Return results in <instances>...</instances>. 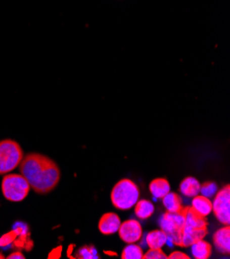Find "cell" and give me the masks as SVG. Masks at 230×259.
Wrapping results in <instances>:
<instances>
[{"label": "cell", "mask_w": 230, "mask_h": 259, "mask_svg": "<svg viewBox=\"0 0 230 259\" xmlns=\"http://www.w3.org/2000/svg\"><path fill=\"white\" fill-rule=\"evenodd\" d=\"M20 174L28 181L34 192L48 194L59 184L61 170L55 160L40 153H29L19 165Z\"/></svg>", "instance_id": "obj_1"}, {"label": "cell", "mask_w": 230, "mask_h": 259, "mask_svg": "<svg viewBox=\"0 0 230 259\" xmlns=\"http://www.w3.org/2000/svg\"><path fill=\"white\" fill-rule=\"evenodd\" d=\"M185 226L183 232L182 247L189 248L195 242L202 240L208 235L207 217H203L195 212L191 206H184Z\"/></svg>", "instance_id": "obj_2"}, {"label": "cell", "mask_w": 230, "mask_h": 259, "mask_svg": "<svg viewBox=\"0 0 230 259\" xmlns=\"http://www.w3.org/2000/svg\"><path fill=\"white\" fill-rule=\"evenodd\" d=\"M140 199V187L130 179H122L111 192V201L118 210H129Z\"/></svg>", "instance_id": "obj_3"}, {"label": "cell", "mask_w": 230, "mask_h": 259, "mask_svg": "<svg viewBox=\"0 0 230 259\" xmlns=\"http://www.w3.org/2000/svg\"><path fill=\"white\" fill-rule=\"evenodd\" d=\"M28 181L21 174H7L2 182V191L5 198L12 202H20L30 192Z\"/></svg>", "instance_id": "obj_4"}, {"label": "cell", "mask_w": 230, "mask_h": 259, "mask_svg": "<svg viewBox=\"0 0 230 259\" xmlns=\"http://www.w3.org/2000/svg\"><path fill=\"white\" fill-rule=\"evenodd\" d=\"M24 158V151L14 140L0 141V175H7L16 169Z\"/></svg>", "instance_id": "obj_5"}, {"label": "cell", "mask_w": 230, "mask_h": 259, "mask_svg": "<svg viewBox=\"0 0 230 259\" xmlns=\"http://www.w3.org/2000/svg\"><path fill=\"white\" fill-rule=\"evenodd\" d=\"M184 209V208H183ZM160 229H162L172 245L182 247L183 232L185 226V214L182 210L178 213L166 212L162 215L160 221Z\"/></svg>", "instance_id": "obj_6"}, {"label": "cell", "mask_w": 230, "mask_h": 259, "mask_svg": "<svg viewBox=\"0 0 230 259\" xmlns=\"http://www.w3.org/2000/svg\"><path fill=\"white\" fill-rule=\"evenodd\" d=\"M213 202V210L217 220L224 225L230 224V185H225L217 191Z\"/></svg>", "instance_id": "obj_7"}, {"label": "cell", "mask_w": 230, "mask_h": 259, "mask_svg": "<svg viewBox=\"0 0 230 259\" xmlns=\"http://www.w3.org/2000/svg\"><path fill=\"white\" fill-rule=\"evenodd\" d=\"M120 239L126 244H133L142 240L144 232L142 224L135 219H128L121 222L118 229Z\"/></svg>", "instance_id": "obj_8"}, {"label": "cell", "mask_w": 230, "mask_h": 259, "mask_svg": "<svg viewBox=\"0 0 230 259\" xmlns=\"http://www.w3.org/2000/svg\"><path fill=\"white\" fill-rule=\"evenodd\" d=\"M121 224V219L116 213H106L98 221V230L102 235L110 236L118 231Z\"/></svg>", "instance_id": "obj_9"}, {"label": "cell", "mask_w": 230, "mask_h": 259, "mask_svg": "<svg viewBox=\"0 0 230 259\" xmlns=\"http://www.w3.org/2000/svg\"><path fill=\"white\" fill-rule=\"evenodd\" d=\"M213 241L216 249L224 254H230V226L224 225L219 228L213 236Z\"/></svg>", "instance_id": "obj_10"}, {"label": "cell", "mask_w": 230, "mask_h": 259, "mask_svg": "<svg viewBox=\"0 0 230 259\" xmlns=\"http://www.w3.org/2000/svg\"><path fill=\"white\" fill-rule=\"evenodd\" d=\"M191 208L197 212L199 215L203 216V217H207L209 216L211 213H212V210H213V202L212 200L204 196V195H195L192 199V202H191Z\"/></svg>", "instance_id": "obj_11"}, {"label": "cell", "mask_w": 230, "mask_h": 259, "mask_svg": "<svg viewBox=\"0 0 230 259\" xmlns=\"http://www.w3.org/2000/svg\"><path fill=\"white\" fill-rule=\"evenodd\" d=\"M149 190L155 198L161 199L170 191V184L165 178H157L150 183Z\"/></svg>", "instance_id": "obj_12"}, {"label": "cell", "mask_w": 230, "mask_h": 259, "mask_svg": "<svg viewBox=\"0 0 230 259\" xmlns=\"http://www.w3.org/2000/svg\"><path fill=\"white\" fill-rule=\"evenodd\" d=\"M167 242L168 238L162 229L150 231L146 236V243L151 249H162Z\"/></svg>", "instance_id": "obj_13"}, {"label": "cell", "mask_w": 230, "mask_h": 259, "mask_svg": "<svg viewBox=\"0 0 230 259\" xmlns=\"http://www.w3.org/2000/svg\"><path fill=\"white\" fill-rule=\"evenodd\" d=\"M162 199V203L166 212L169 213H178L183 210V202L181 196L175 192H168Z\"/></svg>", "instance_id": "obj_14"}, {"label": "cell", "mask_w": 230, "mask_h": 259, "mask_svg": "<svg viewBox=\"0 0 230 259\" xmlns=\"http://www.w3.org/2000/svg\"><path fill=\"white\" fill-rule=\"evenodd\" d=\"M180 192L186 197H194L200 192L199 181L193 177H186L180 184Z\"/></svg>", "instance_id": "obj_15"}, {"label": "cell", "mask_w": 230, "mask_h": 259, "mask_svg": "<svg viewBox=\"0 0 230 259\" xmlns=\"http://www.w3.org/2000/svg\"><path fill=\"white\" fill-rule=\"evenodd\" d=\"M155 206L148 199H139L134 204V214L141 220H146L154 214Z\"/></svg>", "instance_id": "obj_16"}, {"label": "cell", "mask_w": 230, "mask_h": 259, "mask_svg": "<svg viewBox=\"0 0 230 259\" xmlns=\"http://www.w3.org/2000/svg\"><path fill=\"white\" fill-rule=\"evenodd\" d=\"M190 247L192 255L196 259H208L211 257L213 252L212 245L207 241H204L203 239L195 242Z\"/></svg>", "instance_id": "obj_17"}, {"label": "cell", "mask_w": 230, "mask_h": 259, "mask_svg": "<svg viewBox=\"0 0 230 259\" xmlns=\"http://www.w3.org/2000/svg\"><path fill=\"white\" fill-rule=\"evenodd\" d=\"M143 255H144V251L142 247L133 243V244H128L123 249L121 258L122 259H143Z\"/></svg>", "instance_id": "obj_18"}, {"label": "cell", "mask_w": 230, "mask_h": 259, "mask_svg": "<svg viewBox=\"0 0 230 259\" xmlns=\"http://www.w3.org/2000/svg\"><path fill=\"white\" fill-rule=\"evenodd\" d=\"M218 191V186L214 182H204L203 184H200V193L207 197L214 196Z\"/></svg>", "instance_id": "obj_19"}, {"label": "cell", "mask_w": 230, "mask_h": 259, "mask_svg": "<svg viewBox=\"0 0 230 259\" xmlns=\"http://www.w3.org/2000/svg\"><path fill=\"white\" fill-rule=\"evenodd\" d=\"M143 259H167V255L162 251V249H151L143 255Z\"/></svg>", "instance_id": "obj_20"}, {"label": "cell", "mask_w": 230, "mask_h": 259, "mask_svg": "<svg viewBox=\"0 0 230 259\" xmlns=\"http://www.w3.org/2000/svg\"><path fill=\"white\" fill-rule=\"evenodd\" d=\"M96 252L94 248L92 247H83L79 250L78 254H76V258H84V259H91L96 258Z\"/></svg>", "instance_id": "obj_21"}, {"label": "cell", "mask_w": 230, "mask_h": 259, "mask_svg": "<svg viewBox=\"0 0 230 259\" xmlns=\"http://www.w3.org/2000/svg\"><path fill=\"white\" fill-rule=\"evenodd\" d=\"M16 235L14 234V231L9 232V234L5 235L2 239H0V247H8L15 241Z\"/></svg>", "instance_id": "obj_22"}, {"label": "cell", "mask_w": 230, "mask_h": 259, "mask_svg": "<svg viewBox=\"0 0 230 259\" xmlns=\"http://www.w3.org/2000/svg\"><path fill=\"white\" fill-rule=\"evenodd\" d=\"M189 255L181 251H173L167 255V259H189Z\"/></svg>", "instance_id": "obj_23"}, {"label": "cell", "mask_w": 230, "mask_h": 259, "mask_svg": "<svg viewBox=\"0 0 230 259\" xmlns=\"http://www.w3.org/2000/svg\"><path fill=\"white\" fill-rule=\"evenodd\" d=\"M8 258H9V259H25L26 257L24 256L23 253H21V252H19V251H16V252H13L12 254H10V255L8 256Z\"/></svg>", "instance_id": "obj_24"}, {"label": "cell", "mask_w": 230, "mask_h": 259, "mask_svg": "<svg viewBox=\"0 0 230 259\" xmlns=\"http://www.w3.org/2000/svg\"><path fill=\"white\" fill-rule=\"evenodd\" d=\"M6 257H5V255L2 253V252H0V259H5Z\"/></svg>", "instance_id": "obj_25"}]
</instances>
